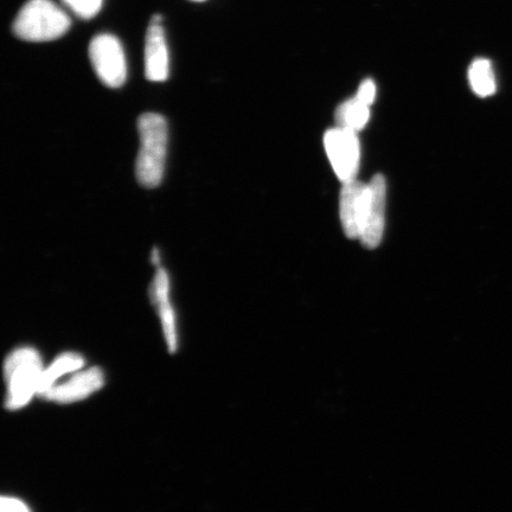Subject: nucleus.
<instances>
[{
  "label": "nucleus",
  "instance_id": "3",
  "mask_svg": "<svg viewBox=\"0 0 512 512\" xmlns=\"http://www.w3.org/2000/svg\"><path fill=\"white\" fill-rule=\"evenodd\" d=\"M43 363L38 351L32 348H21L11 352L4 363V375L8 395L5 406L11 411L21 409L38 395Z\"/></svg>",
  "mask_w": 512,
  "mask_h": 512
},
{
  "label": "nucleus",
  "instance_id": "5",
  "mask_svg": "<svg viewBox=\"0 0 512 512\" xmlns=\"http://www.w3.org/2000/svg\"><path fill=\"white\" fill-rule=\"evenodd\" d=\"M324 145L339 181L345 183L355 179L361 159L357 132L337 126L325 133Z\"/></svg>",
  "mask_w": 512,
  "mask_h": 512
},
{
  "label": "nucleus",
  "instance_id": "13",
  "mask_svg": "<svg viewBox=\"0 0 512 512\" xmlns=\"http://www.w3.org/2000/svg\"><path fill=\"white\" fill-rule=\"evenodd\" d=\"M469 81L472 91L480 98H488L496 93L495 73L489 60L477 59L472 62L469 68Z\"/></svg>",
  "mask_w": 512,
  "mask_h": 512
},
{
  "label": "nucleus",
  "instance_id": "7",
  "mask_svg": "<svg viewBox=\"0 0 512 512\" xmlns=\"http://www.w3.org/2000/svg\"><path fill=\"white\" fill-rule=\"evenodd\" d=\"M105 376L100 368H91L76 374L67 382L50 387L41 398L56 403H73L88 398L104 386Z\"/></svg>",
  "mask_w": 512,
  "mask_h": 512
},
{
  "label": "nucleus",
  "instance_id": "14",
  "mask_svg": "<svg viewBox=\"0 0 512 512\" xmlns=\"http://www.w3.org/2000/svg\"><path fill=\"white\" fill-rule=\"evenodd\" d=\"M63 3L82 19L95 17L102 8V0H63Z\"/></svg>",
  "mask_w": 512,
  "mask_h": 512
},
{
  "label": "nucleus",
  "instance_id": "15",
  "mask_svg": "<svg viewBox=\"0 0 512 512\" xmlns=\"http://www.w3.org/2000/svg\"><path fill=\"white\" fill-rule=\"evenodd\" d=\"M356 98L360 99L364 104L373 105L376 98V85L371 79L364 80L356 94Z\"/></svg>",
  "mask_w": 512,
  "mask_h": 512
},
{
  "label": "nucleus",
  "instance_id": "12",
  "mask_svg": "<svg viewBox=\"0 0 512 512\" xmlns=\"http://www.w3.org/2000/svg\"><path fill=\"white\" fill-rule=\"evenodd\" d=\"M83 366H85V360L80 355L74 354V352H67V354L56 358L49 368L43 370L38 395L55 386V382L60 377L73 373V371H78Z\"/></svg>",
  "mask_w": 512,
  "mask_h": 512
},
{
  "label": "nucleus",
  "instance_id": "9",
  "mask_svg": "<svg viewBox=\"0 0 512 512\" xmlns=\"http://www.w3.org/2000/svg\"><path fill=\"white\" fill-rule=\"evenodd\" d=\"M169 50L162 24L153 23L147 29L145 40V75L152 82L169 78Z\"/></svg>",
  "mask_w": 512,
  "mask_h": 512
},
{
  "label": "nucleus",
  "instance_id": "17",
  "mask_svg": "<svg viewBox=\"0 0 512 512\" xmlns=\"http://www.w3.org/2000/svg\"><path fill=\"white\" fill-rule=\"evenodd\" d=\"M151 261L152 264L155 266H159L160 264V256L157 248H153L152 255H151Z\"/></svg>",
  "mask_w": 512,
  "mask_h": 512
},
{
  "label": "nucleus",
  "instance_id": "11",
  "mask_svg": "<svg viewBox=\"0 0 512 512\" xmlns=\"http://www.w3.org/2000/svg\"><path fill=\"white\" fill-rule=\"evenodd\" d=\"M335 119L338 127L360 132L370 119V106L355 96L338 106Z\"/></svg>",
  "mask_w": 512,
  "mask_h": 512
},
{
  "label": "nucleus",
  "instance_id": "6",
  "mask_svg": "<svg viewBox=\"0 0 512 512\" xmlns=\"http://www.w3.org/2000/svg\"><path fill=\"white\" fill-rule=\"evenodd\" d=\"M387 183L382 175H376L368 184L364 206L361 241L368 249L379 247L386 222Z\"/></svg>",
  "mask_w": 512,
  "mask_h": 512
},
{
  "label": "nucleus",
  "instance_id": "1",
  "mask_svg": "<svg viewBox=\"0 0 512 512\" xmlns=\"http://www.w3.org/2000/svg\"><path fill=\"white\" fill-rule=\"evenodd\" d=\"M140 150L136 163L138 182L145 188H156L163 181L169 128L163 115L145 113L138 120Z\"/></svg>",
  "mask_w": 512,
  "mask_h": 512
},
{
  "label": "nucleus",
  "instance_id": "18",
  "mask_svg": "<svg viewBox=\"0 0 512 512\" xmlns=\"http://www.w3.org/2000/svg\"><path fill=\"white\" fill-rule=\"evenodd\" d=\"M195 2H203V0H195Z\"/></svg>",
  "mask_w": 512,
  "mask_h": 512
},
{
  "label": "nucleus",
  "instance_id": "2",
  "mask_svg": "<svg viewBox=\"0 0 512 512\" xmlns=\"http://www.w3.org/2000/svg\"><path fill=\"white\" fill-rule=\"evenodd\" d=\"M72 21L53 0H29L19 10L12 31L19 40L50 42L67 34Z\"/></svg>",
  "mask_w": 512,
  "mask_h": 512
},
{
  "label": "nucleus",
  "instance_id": "16",
  "mask_svg": "<svg viewBox=\"0 0 512 512\" xmlns=\"http://www.w3.org/2000/svg\"><path fill=\"white\" fill-rule=\"evenodd\" d=\"M0 512H31L22 501L16 498L3 497Z\"/></svg>",
  "mask_w": 512,
  "mask_h": 512
},
{
  "label": "nucleus",
  "instance_id": "4",
  "mask_svg": "<svg viewBox=\"0 0 512 512\" xmlns=\"http://www.w3.org/2000/svg\"><path fill=\"white\" fill-rule=\"evenodd\" d=\"M89 59L94 72L105 86L119 88L127 79V63L123 46L110 34L95 36L89 44Z\"/></svg>",
  "mask_w": 512,
  "mask_h": 512
},
{
  "label": "nucleus",
  "instance_id": "8",
  "mask_svg": "<svg viewBox=\"0 0 512 512\" xmlns=\"http://www.w3.org/2000/svg\"><path fill=\"white\" fill-rule=\"evenodd\" d=\"M368 185L352 179L343 183L339 213L345 235L348 239L361 238L364 206H366Z\"/></svg>",
  "mask_w": 512,
  "mask_h": 512
},
{
  "label": "nucleus",
  "instance_id": "10",
  "mask_svg": "<svg viewBox=\"0 0 512 512\" xmlns=\"http://www.w3.org/2000/svg\"><path fill=\"white\" fill-rule=\"evenodd\" d=\"M150 298L162 320L166 343L171 354L177 350V330L174 307L170 303V279L164 268L159 267L150 288Z\"/></svg>",
  "mask_w": 512,
  "mask_h": 512
}]
</instances>
